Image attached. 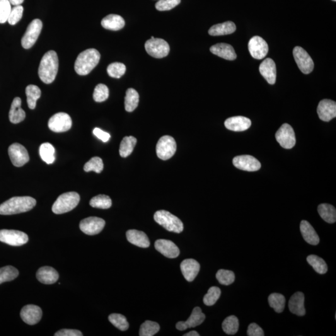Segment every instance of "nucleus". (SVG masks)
Wrapping results in <instances>:
<instances>
[{
	"mask_svg": "<svg viewBox=\"0 0 336 336\" xmlns=\"http://www.w3.org/2000/svg\"><path fill=\"white\" fill-rule=\"evenodd\" d=\"M59 60L56 52L49 50L43 57L38 69V74L41 81L45 84H51L56 77Z\"/></svg>",
	"mask_w": 336,
	"mask_h": 336,
	"instance_id": "obj_1",
	"label": "nucleus"
},
{
	"mask_svg": "<svg viewBox=\"0 0 336 336\" xmlns=\"http://www.w3.org/2000/svg\"><path fill=\"white\" fill-rule=\"evenodd\" d=\"M36 200L29 196L13 197L0 205V214L13 215L31 211Z\"/></svg>",
	"mask_w": 336,
	"mask_h": 336,
	"instance_id": "obj_2",
	"label": "nucleus"
},
{
	"mask_svg": "<svg viewBox=\"0 0 336 336\" xmlns=\"http://www.w3.org/2000/svg\"><path fill=\"white\" fill-rule=\"evenodd\" d=\"M100 59V53L96 49H89L82 52L75 62V71L80 76H86L97 66Z\"/></svg>",
	"mask_w": 336,
	"mask_h": 336,
	"instance_id": "obj_3",
	"label": "nucleus"
},
{
	"mask_svg": "<svg viewBox=\"0 0 336 336\" xmlns=\"http://www.w3.org/2000/svg\"><path fill=\"white\" fill-rule=\"evenodd\" d=\"M154 219L157 223L163 227L167 231L177 234L181 233L183 231L184 226L182 221L170 212L164 210L157 211L154 215Z\"/></svg>",
	"mask_w": 336,
	"mask_h": 336,
	"instance_id": "obj_4",
	"label": "nucleus"
},
{
	"mask_svg": "<svg viewBox=\"0 0 336 336\" xmlns=\"http://www.w3.org/2000/svg\"><path fill=\"white\" fill-rule=\"evenodd\" d=\"M80 201V195L76 192L64 193L57 198L52 207V211L55 214H62L71 211Z\"/></svg>",
	"mask_w": 336,
	"mask_h": 336,
	"instance_id": "obj_5",
	"label": "nucleus"
},
{
	"mask_svg": "<svg viewBox=\"0 0 336 336\" xmlns=\"http://www.w3.org/2000/svg\"><path fill=\"white\" fill-rule=\"evenodd\" d=\"M144 47L149 55L158 59L166 57L170 50L168 43L163 39L159 38L147 41Z\"/></svg>",
	"mask_w": 336,
	"mask_h": 336,
	"instance_id": "obj_6",
	"label": "nucleus"
},
{
	"mask_svg": "<svg viewBox=\"0 0 336 336\" xmlns=\"http://www.w3.org/2000/svg\"><path fill=\"white\" fill-rule=\"evenodd\" d=\"M176 148L175 140L172 137L165 135L159 140L156 144L157 156L163 160H168L175 155Z\"/></svg>",
	"mask_w": 336,
	"mask_h": 336,
	"instance_id": "obj_7",
	"label": "nucleus"
},
{
	"mask_svg": "<svg viewBox=\"0 0 336 336\" xmlns=\"http://www.w3.org/2000/svg\"><path fill=\"white\" fill-rule=\"evenodd\" d=\"M42 28L43 23L40 19H35L31 21L21 40L23 48L28 49L32 47L37 41Z\"/></svg>",
	"mask_w": 336,
	"mask_h": 336,
	"instance_id": "obj_8",
	"label": "nucleus"
},
{
	"mask_svg": "<svg viewBox=\"0 0 336 336\" xmlns=\"http://www.w3.org/2000/svg\"><path fill=\"white\" fill-rule=\"evenodd\" d=\"M27 234L14 230L3 229L0 231V241L11 246H21L28 242Z\"/></svg>",
	"mask_w": 336,
	"mask_h": 336,
	"instance_id": "obj_9",
	"label": "nucleus"
},
{
	"mask_svg": "<svg viewBox=\"0 0 336 336\" xmlns=\"http://www.w3.org/2000/svg\"><path fill=\"white\" fill-rule=\"evenodd\" d=\"M276 140L285 149H291L296 144V137L291 125L284 123L275 135Z\"/></svg>",
	"mask_w": 336,
	"mask_h": 336,
	"instance_id": "obj_10",
	"label": "nucleus"
},
{
	"mask_svg": "<svg viewBox=\"0 0 336 336\" xmlns=\"http://www.w3.org/2000/svg\"><path fill=\"white\" fill-rule=\"evenodd\" d=\"M72 119L66 113L60 112L55 113L50 117L48 127L52 132L62 133L68 131L71 129Z\"/></svg>",
	"mask_w": 336,
	"mask_h": 336,
	"instance_id": "obj_11",
	"label": "nucleus"
},
{
	"mask_svg": "<svg viewBox=\"0 0 336 336\" xmlns=\"http://www.w3.org/2000/svg\"><path fill=\"white\" fill-rule=\"evenodd\" d=\"M292 54L299 69L303 74H310L313 71V60L303 48L299 47L294 48Z\"/></svg>",
	"mask_w": 336,
	"mask_h": 336,
	"instance_id": "obj_12",
	"label": "nucleus"
},
{
	"mask_svg": "<svg viewBox=\"0 0 336 336\" xmlns=\"http://www.w3.org/2000/svg\"><path fill=\"white\" fill-rule=\"evenodd\" d=\"M105 221L96 217H90L80 222L79 227L82 233L89 236H94L100 233L105 227Z\"/></svg>",
	"mask_w": 336,
	"mask_h": 336,
	"instance_id": "obj_13",
	"label": "nucleus"
},
{
	"mask_svg": "<svg viewBox=\"0 0 336 336\" xmlns=\"http://www.w3.org/2000/svg\"><path fill=\"white\" fill-rule=\"evenodd\" d=\"M8 154L11 163L16 167L23 166L30 160V156L25 147L17 143L9 147Z\"/></svg>",
	"mask_w": 336,
	"mask_h": 336,
	"instance_id": "obj_14",
	"label": "nucleus"
},
{
	"mask_svg": "<svg viewBox=\"0 0 336 336\" xmlns=\"http://www.w3.org/2000/svg\"><path fill=\"white\" fill-rule=\"evenodd\" d=\"M248 50L254 59H262L268 54V46L262 38L256 36L249 41Z\"/></svg>",
	"mask_w": 336,
	"mask_h": 336,
	"instance_id": "obj_15",
	"label": "nucleus"
},
{
	"mask_svg": "<svg viewBox=\"0 0 336 336\" xmlns=\"http://www.w3.org/2000/svg\"><path fill=\"white\" fill-rule=\"evenodd\" d=\"M233 164L239 170L246 171H257L261 168L259 161L250 155H241L233 159Z\"/></svg>",
	"mask_w": 336,
	"mask_h": 336,
	"instance_id": "obj_16",
	"label": "nucleus"
},
{
	"mask_svg": "<svg viewBox=\"0 0 336 336\" xmlns=\"http://www.w3.org/2000/svg\"><path fill=\"white\" fill-rule=\"evenodd\" d=\"M20 315L24 322L29 325H35L40 322L42 318L43 311L40 307L29 304L21 309Z\"/></svg>",
	"mask_w": 336,
	"mask_h": 336,
	"instance_id": "obj_17",
	"label": "nucleus"
},
{
	"mask_svg": "<svg viewBox=\"0 0 336 336\" xmlns=\"http://www.w3.org/2000/svg\"><path fill=\"white\" fill-rule=\"evenodd\" d=\"M205 316L199 307H195L193 309L190 317L186 321H180L176 324V328L180 331H185L188 328H195L204 322Z\"/></svg>",
	"mask_w": 336,
	"mask_h": 336,
	"instance_id": "obj_18",
	"label": "nucleus"
},
{
	"mask_svg": "<svg viewBox=\"0 0 336 336\" xmlns=\"http://www.w3.org/2000/svg\"><path fill=\"white\" fill-rule=\"evenodd\" d=\"M319 117L324 122H330L336 117V101L324 99L319 103L317 108Z\"/></svg>",
	"mask_w": 336,
	"mask_h": 336,
	"instance_id": "obj_19",
	"label": "nucleus"
},
{
	"mask_svg": "<svg viewBox=\"0 0 336 336\" xmlns=\"http://www.w3.org/2000/svg\"><path fill=\"white\" fill-rule=\"evenodd\" d=\"M154 247L159 253L169 258H175L180 255V249L172 241L159 239L154 243Z\"/></svg>",
	"mask_w": 336,
	"mask_h": 336,
	"instance_id": "obj_20",
	"label": "nucleus"
},
{
	"mask_svg": "<svg viewBox=\"0 0 336 336\" xmlns=\"http://www.w3.org/2000/svg\"><path fill=\"white\" fill-rule=\"evenodd\" d=\"M180 267L184 277L190 282H192L195 279L199 274L200 268L199 263L192 258L183 260Z\"/></svg>",
	"mask_w": 336,
	"mask_h": 336,
	"instance_id": "obj_21",
	"label": "nucleus"
},
{
	"mask_svg": "<svg viewBox=\"0 0 336 336\" xmlns=\"http://www.w3.org/2000/svg\"><path fill=\"white\" fill-rule=\"evenodd\" d=\"M259 71L268 84H275L277 78V68L274 60L267 58L261 63Z\"/></svg>",
	"mask_w": 336,
	"mask_h": 336,
	"instance_id": "obj_22",
	"label": "nucleus"
},
{
	"mask_svg": "<svg viewBox=\"0 0 336 336\" xmlns=\"http://www.w3.org/2000/svg\"><path fill=\"white\" fill-rule=\"evenodd\" d=\"M224 124L227 129L231 131L243 132L250 127L251 122L248 118L238 116L227 118Z\"/></svg>",
	"mask_w": 336,
	"mask_h": 336,
	"instance_id": "obj_23",
	"label": "nucleus"
},
{
	"mask_svg": "<svg viewBox=\"0 0 336 336\" xmlns=\"http://www.w3.org/2000/svg\"><path fill=\"white\" fill-rule=\"evenodd\" d=\"M210 50L212 54L226 60H234L237 58V54L234 48L226 43H219V44L212 46L210 48Z\"/></svg>",
	"mask_w": 336,
	"mask_h": 336,
	"instance_id": "obj_24",
	"label": "nucleus"
},
{
	"mask_svg": "<svg viewBox=\"0 0 336 336\" xmlns=\"http://www.w3.org/2000/svg\"><path fill=\"white\" fill-rule=\"evenodd\" d=\"M289 311L298 316L305 315L304 295L302 292H296L290 298L288 303Z\"/></svg>",
	"mask_w": 336,
	"mask_h": 336,
	"instance_id": "obj_25",
	"label": "nucleus"
},
{
	"mask_svg": "<svg viewBox=\"0 0 336 336\" xmlns=\"http://www.w3.org/2000/svg\"><path fill=\"white\" fill-rule=\"evenodd\" d=\"M36 277L39 282L43 284L51 285L55 284L59 279V274L56 270L50 267H43L36 273Z\"/></svg>",
	"mask_w": 336,
	"mask_h": 336,
	"instance_id": "obj_26",
	"label": "nucleus"
},
{
	"mask_svg": "<svg viewBox=\"0 0 336 336\" xmlns=\"http://www.w3.org/2000/svg\"><path fill=\"white\" fill-rule=\"evenodd\" d=\"M127 238L129 242L141 248H148L150 242L146 234L137 230H129L127 232Z\"/></svg>",
	"mask_w": 336,
	"mask_h": 336,
	"instance_id": "obj_27",
	"label": "nucleus"
},
{
	"mask_svg": "<svg viewBox=\"0 0 336 336\" xmlns=\"http://www.w3.org/2000/svg\"><path fill=\"white\" fill-rule=\"evenodd\" d=\"M300 231L304 240L312 245H317L320 239L313 226L308 221H302L300 224Z\"/></svg>",
	"mask_w": 336,
	"mask_h": 336,
	"instance_id": "obj_28",
	"label": "nucleus"
},
{
	"mask_svg": "<svg viewBox=\"0 0 336 336\" xmlns=\"http://www.w3.org/2000/svg\"><path fill=\"white\" fill-rule=\"evenodd\" d=\"M21 100L19 97L14 98L11 103L10 110L9 112V118L11 123L16 124L23 122L26 117V113L21 107Z\"/></svg>",
	"mask_w": 336,
	"mask_h": 336,
	"instance_id": "obj_29",
	"label": "nucleus"
},
{
	"mask_svg": "<svg viewBox=\"0 0 336 336\" xmlns=\"http://www.w3.org/2000/svg\"><path fill=\"white\" fill-rule=\"evenodd\" d=\"M101 25L106 30L118 31L124 27L125 23L122 16L117 14H109L101 20Z\"/></svg>",
	"mask_w": 336,
	"mask_h": 336,
	"instance_id": "obj_30",
	"label": "nucleus"
},
{
	"mask_svg": "<svg viewBox=\"0 0 336 336\" xmlns=\"http://www.w3.org/2000/svg\"><path fill=\"white\" fill-rule=\"evenodd\" d=\"M236 26L233 21H226V22L212 26L209 29V34L211 36H224L231 35L235 32Z\"/></svg>",
	"mask_w": 336,
	"mask_h": 336,
	"instance_id": "obj_31",
	"label": "nucleus"
},
{
	"mask_svg": "<svg viewBox=\"0 0 336 336\" xmlns=\"http://www.w3.org/2000/svg\"><path fill=\"white\" fill-rule=\"evenodd\" d=\"M319 214L324 221L329 224L335 223L336 221V210L333 205L321 204L318 207Z\"/></svg>",
	"mask_w": 336,
	"mask_h": 336,
	"instance_id": "obj_32",
	"label": "nucleus"
},
{
	"mask_svg": "<svg viewBox=\"0 0 336 336\" xmlns=\"http://www.w3.org/2000/svg\"><path fill=\"white\" fill-rule=\"evenodd\" d=\"M139 103V94L134 89L130 88L126 93L125 108L126 111L132 112L136 109Z\"/></svg>",
	"mask_w": 336,
	"mask_h": 336,
	"instance_id": "obj_33",
	"label": "nucleus"
},
{
	"mask_svg": "<svg viewBox=\"0 0 336 336\" xmlns=\"http://www.w3.org/2000/svg\"><path fill=\"white\" fill-rule=\"evenodd\" d=\"M137 140L134 137H125L123 138L121 142L119 153L122 158H127L134 151L135 145H136Z\"/></svg>",
	"mask_w": 336,
	"mask_h": 336,
	"instance_id": "obj_34",
	"label": "nucleus"
},
{
	"mask_svg": "<svg viewBox=\"0 0 336 336\" xmlns=\"http://www.w3.org/2000/svg\"><path fill=\"white\" fill-rule=\"evenodd\" d=\"M307 262L319 274H325L328 272V265L325 260L317 255H311L307 257Z\"/></svg>",
	"mask_w": 336,
	"mask_h": 336,
	"instance_id": "obj_35",
	"label": "nucleus"
},
{
	"mask_svg": "<svg viewBox=\"0 0 336 336\" xmlns=\"http://www.w3.org/2000/svg\"><path fill=\"white\" fill-rule=\"evenodd\" d=\"M268 300L271 308L274 309L277 313H281L284 311L286 299L283 294L274 292L270 294Z\"/></svg>",
	"mask_w": 336,
	"mask_h": 336,
	"instance_id": "obj_36",
	"label": "nucleus"
},
{
	"mask_svg": "<svg viewBox=\"0 0 336 336\" xmlns=\"http://www.w3.org/2000/svg\"><path fill=\"white\" fill-rule=\"evenodd\" d=\"M26 94L27 96V102L30 109H35L36 101L40 98L41 91L38 86L30 85L26 89Z\"/></svg>",
	"mask_w": 336,
	"mask_h": 336,
	"instance_id": "obj_37",
	"label": "nucleus"
},
{
	"mask_svg": "<svg viewBox=\"0 0 336 336\" xmlns=\"http://www.w3.org/2000/svg\"><path fill=\"white\" fill-rule=\"evenodd\" d=\"M40 154L41 159L47 164H52L55 161V149L49 143H45L41 145Z\"/></svg>",
	"mask_w": 336,
	"mask_h": 336,
	"instance_id": "obj_38",
	"label": "nucleus"
},
{
	"mask_svg": "<svg viewBox=\"0 0 336 336\" xmlns=\"http://www.w3.org/2000/svg\"><path fill=\"white\" fill-rule=\"evenodd\" d=\"M239 321L236 316H230L222 323V329L227 335H234L238 332Z\"/></svg>",
	"mask_w": 336,
	"mask_h": 336,
	"instance_id": "obj_39",
	"label": "nucleus"
},
{
	"mask_svg": "<svg viewBox=\"0 0 336 336\" xmlns=\"http://www.w3.org/2000/svg\"><path fill=\"white\" fill-rule=\"evenodd\" d=\"M19 272L12 266H6L0 268V284L6 282H11L18 277Z\"/></svg>",
	"mask_w": 336,
	"mask_h": 336,
	"instance_id": "obj_40",
	"label": "nucleus"
},
{
	"mask_svg": "<svg viewBox=\"0 0 336 336\" xmlns=\"http://www.w3.org/2000/svg\"><path fill=\"white\" fill-rule=\"evenodd\" d=\"M112 202L110 197L106 195H98L92 198L90 205L94 208L98 209H107L112 206Z\"/></svg>",
	"mask_w": 336,
	"mask_h": 336,
	"instance_id": "obj_41",
	"label": "nucleus"
},
{
	"mask_svg": "<svg viewBox=\"0 0 336 336\" xmlns=\"http://www.w3.org/2000/svg\"><path fill=\"white\" fill-rule=\"evenodd\" d=\"M160 330L158 323L151 321H146L143 323L140 330V336H153Z\"/></svg>",
	"mask_w": 336,
	"mask_h": 336,
	"instance_id": "obj_42",
	"label": "nucleus"
},
{
	"mask_svg": "<svg viewBox=\"0 0 336 336\" xmlns=\"http://www.w3.org/2000/svg\"><path fill=\"white\" fill-rule=\"evenodd\" d=\"M108 320L112 325L120 331H127L129 328V324L127 318L122 314L113 313L108 316Z\"/></svg>",
	"mask_w": 336,
	"mask_h": 336,
	"instance_id": "obj_43",
	"label": "nucleus"
},
{
	"mask_svg": "<svg viewBox=\"0 0 336 336\" xmlns=\"http://www.w3.org/2000/svg\"><path fill=\"white\" fill-rule=\"evenodd\" d=\"M221 294V291L219 288L212 287L208 290L207 293L205 294L203 299V301L205 305L209 306L214 305L219 299Z\"/></svg>",
	"mask_w": 336,
	"mask_h": 336,
	"instance_id": "obj_44",
	"label": "nucleus"
},
{
	"mask_svg": "<svg viewBox=\"0 0 336 336\" xmlns=\"http://www.w3.org/2000/svg\"><path fill=\"white\" fill-rule=\"evenodd\" d=\"M84 170L86 172H90L93 171L96 173H100L103 170L102 159L99 157L92 158L84 165Z\"/></svg>",
	"mask_w": 336,
	"mask_h": 336,
	"instance_id": "obj_45",
	"label": "nucleus"
},
{
	"mask_svg": "<svg viewBox=\"0 0 336 336\" xmlns=\"http://www.w3.org/2000/svg\"><path fill=\"white\" fill-rule=\"evenodd\" d=\"M216 279L221 285H230L235 281V274L231 270H219L216 274Z\"/></svg>",
	"mask_w": 336,
	"mask_h": 336,
	"instance_id": "obj_46",
	"label": "nucleus"
},
{
	"mask_svg": "<svg viewBox=\"0 0 336 336\" xmlns=\"http://www.w3.org/2000/svg\"><path fill=\"white\" fill-rule=\"evenodd\" d=\"M126 72L125 64L120 62H113L107 67V73L108 76L113 78L120 79Z\"/></svg>",
	"mask_w": 336,
	"mask_h": 336,
	"instance_id": "obj_47",
	"label": "nucleus"
},
{
	"mask_svg": "<svg viewBox=\"0 0 336 336\" xmlns=\"http://www.w3.org/2000/svg\"><path fill=\"white\" fill-rule=\"evenodd\" d=\"M109 96V90L107 86L100 84L94 89L93 98L96 102H102L105 101Z\"/></svg>",
	"mask_w": 336,
	"mask_h": 336,
	"instance_id": "obj_48",
	"label": "nucleus"
},
{
	"mask_svg": "<svg viewBox=\"0 0 336 336\" xmlns=\"http://www.w3.org/2000/svg\"><path fill=\"white\" fill-rule=\"evenodd\" d=\"M23 10V7L21 5L14 6L13 8H11L8 19L9 25H15L21 20L22 18Z\"/></svg>",
	"mask_w": 336,
	"mask_h": 336,
	"instance_id": "obj_49",
	"label": "nucleus"
},
{
	"mask_svg": "<svg viewBox=\"0 0 336 336\" xmlns=\"http://www.w3.org/2000/svg\"><path fill=\"white\" fill-rule=\"evenodd\" d=\"M11 5L9 0H0V23L8 21L11 10Z\"/></svg>",
	"mask_w": 336,
	"mask_h": 336,
	"instance_id": "obj_50",
	"label": "nucleus"
},
{
	"mask_svg": "<svg viewBox=\"0 0 336 336\" xmlns=\"http://www.w3.org/2000/svg\"><path fill=\"white\" fill-rule=\"evenodd\" d=\"M181 3V0H159L156 3L157 10L160 11H169L175 8Z\"/></svg>",
	"mask_w": 336,
	"mask_h": 336,
	"instance_id": "obj_51",
	"label": "nucleus"
},
{
	"mask_svg": "<svg viewBox=\"0 0 336 336\" xmlns=\"http://www.w3.org/2000/svg\"><path fill=\"white\" fill-rule=\"evenodd\" d=\"M247 335L248 336H265V334L262 328H260L257 324L251 323L248 326Z\"/></svg>",
	"mask_w": 336,
	"mask_h": 336,
	"instance_id": "obj_52",
	"label": "nucleus"
},
{
	"mask_svg": "<svg viewBox=\"0 0 336 336\" xmlns=\"http://www.w3.org/2000/svg\"><path fill=\"white\" fill-rule=\"evenodd\" d=\"M55 336H83L81 331L76 330H67L64 329L57 331L54 335Z\"/></svg>",
	"mask_w": 336,
	"mask_h": 336,
	"instance_id": "obj_53",
	"label": "nucleus"
},
{
	"mask_svg": "<svg viewBox=\"0 0 336 336\" xmlns=\"http://www.w3.org/2000/svg\"><path fill=\"white\" fill-rule=\"evenodd\" d=\"M93 134L103 142H107L110 139V135L108 133L103 131L98 128H96L93 130Z\"/></svg>",
	"mask_w": 336,
	"mask_h": 336,
	"instance_id": "obj_54",
	"label": "nucleus"
},
{
	"mask_svg": "<svg viewBox=\"0 0 336 336\" xmlns=\"http://www.w3.org/2000/svg\"><path fill=\"white\" fill-rule=\"evenodd\" d=\"M9 1L12 5L18 6L21 5L23 3L24 0H9Z\"/></svg>",
	"mask_w": 336,
	"mask_h": 336,
	"instance_id": "obj_55",
	"label": "nucleus"
},
{
	"mask_svg": "<svg viewBox=\"0 0 336 336\" xmlns=\"http://www.w3.org/2000/svg\"><path fill=\"white\" fill-rule=\"evenodd\" d=\"M199 334L195 331H191V332L186 334L184 336H199Z\"/></svg>",
	"mask_w": 336,
	"mask_h": 336,
	"instance_id": "obj_56",
	"label": "nucleus"
},
{
	"mask_svg": "<svg viewBox=\"0 0 336 336\" xmlns=\"http://www.w3.org/2000/svg\"><path fill=\"white\" fill-rule=\"evenodd\" d=\"M151 40H153V39H154V38L153 37V36H151Z\"/></svg>",
	"mask_w": 336,
	"mask_h": 336,
	"instance_id": "obj_57",
	"label": "nucleus"
},
{
	"mask_svg": "<svg viewBox=\"0 0 336 336\" xmlns=\"http://www.w3.org/2000/svg\"><path fill=\"white\" fill-rule=\"evenodd\" d=\"M333 1H336V0H333Z\"/></svg>",
	"mask_w": 336,
	"mask_h": 336,
	"instance_id": "obj_58",
	"label": "nucleus"
}]
</instances>
